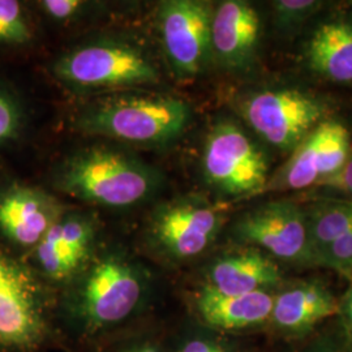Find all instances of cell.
Instances as JSON below:
<instances>
[{"label":"cell","mask_w":352,"mask_h":352,"mask_svg":"<svg viewBox=\"0 0 352 352\" xmlns=\"http://www.w3.org/2000/svg\"><path fill=\"white\" fill-rule=\"evenodd\" d=\"M54 183L60 192L77 200L128 208L151 199L162 177L133 154L110 146H91L62 162Z\"/></svg>","instance_id":"1"},{"label":"cell","mask_w":352,"mask_h":352,"mask_svg":"<svg viewBox=\"0 0 352 352\" xmlns=\"http://www.w3.org/2000/svg\"><path fill=\"white\" fill-rule=\"evenodd\" d=\"M190 110L179 98L154 93H116L90 103L76 119L91 136L138 145H164L188 126Z\"/></svg>","instance_id":"2"},{"label":"cell","mask_w":352,"mask_h":352,"mask_svg":"<svg viewBox=\"0 0 352 352\" xmlns=\"http://www.w3.org/2000/svg\"><path fill=\"white\" fill-rule=\"evenodd\" d=\"M52 72L67 87L77 90H115L151 85L160 72L151 56L122 41H98L65 52Z\"/></svg>","instance_id":"3"},{"label":"cell","mask_w":352,"mask_h":352,"mask_svg":"<svg viewBox=\"0 0 352 352\" xmlns=\"http://www.w3.org/2000/svg\"><path fill=\"white\" fill-rule=\"evenodd\" d=\"M145 292L139 267L119 254H106L81 279L75 312L88 331H100L132 315Z\"/></svg>","instance_id":"4"},{"label":"cell","mask_w":352,"mask_h":352,"mask_svg":"<svg viewBox=\"0 0 352 352\" xmlns=\"http://www.w3.org/2000/svg\"><path fill=\"white\" fill-rule=\"evenodd\" d=\"M202 171L213 188L227 196L266 190L269 161L263 149L234 122L214 124L205 140Z\"/></svg>","instance_id":"5"},{"label":"cell","mask_w":352,"mask_h":352,"mask_svg":"<svg viewBox=\"0 0 352 352\" xmlns=\"http://www.w3.org/2000/svg\"><path fill=\"white\" fill-rule=\"evenodd\" d=\"M325 103L298 89L252 93L240 102V113L252 129L280 151H295L325 120Z\"/></svg>","instance_id":"6"},{"label":"cell","mask_w":352,"mask_h":352,"mask_svg":"<svg viewBox=\"0 0 352 352\" xmlns=\"http://www.w3.org/2000/svg\"><path fill=\"white\" fill-rule=\"evenodd\" d=\"M46 334V302L37 279L0 245V346L29 351Z\"/></svg>","instance_id":"7"},{"label":"cell","mask_w":352,"mask_h":352,"mask_svg":"<svg viewBox=\"0 0 352 352\" xmlns=\"http://www.w3.org/2000/svg\"><path fill=\"white\" fill-rule=\"evenodd\" d=\"M160 30L167 60L179 77L199 75L212 55L210 4L170 0L161 6Z\"/></svg>","instance_id":"8"},{"label":"cell","mask_w":352,"mask_h":352,"mask_svg":"<svg viewBox=\"0 0 352 352\" xmlns=\"http://www.w3.org/2000/svg\"><path fill=\"white\" fill-rule=\"evenodd\" d=\"M238 238L261 247L287 263H314L308 219L302 209L289 200L264 204L244 214L236 226Z\"/></svg>","instance_id":"9"},{"label":"cell","mask_w":352,"mask_h":352,"mask_svg":"<svg viewBox=\"0 0 352 352\" xmlns=\"http://www.w3.org/2000/svg\"><path fill=\"white\" fill-rule=\"evenodd\" d=\"M351 154V136L342 122L325 119L302 140L266 189H304L336 175Z\"/></svg>","instance_id":"10"},{"label":"cell","mask_w":352,"mask_h":352,"mask_svg":"<svg viewBox=\"0 0 352 352\" xmlns=\"http://www.w3.org/2000/svg\"><path fill=\"white\" fill-rule=\"evenodd\" d=\"M222 226V213L208 202L183 199L160 208L151 221V235L166 253L190 258L205 251Z\"/></svg>","instance_id":"11"},{"label":"cell","mask_w":352,"mask_h":352,"mask_svg":"<svg viewBox=\"0 0 352 352\" xmlns=\"http://www.w3.org/2000/svg\"><path fill=\"white\" fill-rule=\"evenodd\" d=\"M96 238V223L81 213L63 214L36 247L38 266L54 280L74 277L85 265Z\"/></svg>","instance_id":"12"},{"label":"cell","mask_w":352,"mask_h":352,"mask_svg":"<svg viewBox=\"0 0 352 352\" xmlns=\"http://www.w3.org/2000/svg\"><path fill=\"white\" fill-rule=\"evenodd\" d=\"M62 215V205L41 189L12 186L0 195V230L21 247H37Z\"/></svg>","instance_id":"13"},{"label":"cell","mask_w":352,"mask_h":352,"mask_svg":"<svg viewBox=\"0 0 352 352\" xmlns=\"http://www.w3.org/2000/svg\"><path fill=\"white\" fill-rule=\"evenodd\" d=\"M261 37V19L250 3L227 0L212 20V54L227 69L243 71L251 65Z\"/></svg>","instance_id":"14"},{"label":"cell","mask_w":352,"mask_h":352,"mask_svg":"<svg viewBox=\"0 0 352 352\" xmlns=\"http://www.w3.org/2000/svg\"><path fill=\"white\" fill-rule=\"evenodd\" d=\"M340 314V302L329 289L315 282L299 283L274 296L270 320L279 331L302 336L331 316Z\"/></svg>","instance_id":"15"},{"label":"cell","mask_w":352,"mask_h":352,"mask_svg":"<svg viewBox=\"0 0 352 352\" xmlns=\"http://www.w3.org/2000/svg\"><path fill=\"white\" fill-rule=\"evenodd\" d=\"M274 296L267 291L241 295H226L205 286L200 291L196 307L209 327L221 330H239L256 327L270 320Z\"/></svg>","instance_id":"16"},{"label":"cell","mask_w":352,"mask_h":352,"mask_svg":"<svg viewBox=\"0 0 352 352\" xmlns=\"http://www.w3.org/2000/svg\"><path fill=\"white\" fill-rule=\"evenodd\" d=\"M280 280L278 265L258 250H244L218 258L209 269L212 289L226 295L266 291Z\"/></svg>","instance_id":"17"},{"label":"cell","mask_w":352,"mask_h":352,"mask_svg":"<svg viewBox=\"0 0 352 352\" xmlns=\"http://www.w3.org/2000/svg\"><path fill=\"white\" fill-rule=\"evenodd\" d=\"M312 71L334 82H352V24L343 20L318 26L307 46Z\"/></svg>","instance_id":"18"},{"label":"cell","mask_w":352,"mask_h":352,"mask_svg":"<svg viewBox=\"0 0 352 352\" xmlns=\"http://www.w3.org/2000/svg\"><path fill=\"white\" fill-rule=\"evenodd\" d=\"M311 247L316 257L329 243L352 230V201L322 202L307 214Z\"/></svg>","instance_id":"19"},{"label":"cell","mask_w":352,"mask_h":352,"mask_svg":"<svg viewBox=\"0 0 352 352\" xmlns=\"http://www.w3.org/2000/svg\"><path fill=\"white\" fill-rule=\"evenodd\" d=\"M30 38L32 30L20 3L0 0V42L25 43Z\"/></svg>","instance_id":"20"},{"label":"cell","mask_w":352,"mask_h":352,"mask_svg":"<svg viewBox=\"0 0 352 352\" xmlns=\"http://www.w3.org/2000/svg\"><path fill=\"white\" fill-rule=\"evenodd\" d=\"M273 4L277 26L286 32L302 25L322 7L321 1L315 0H279Z\"/></svg>","instance_id":"21"},{"label":"cell","mask_w":352,"mask_h":352,"mask_svg":"<svg viewBox=\"0 0 352 352\" xmlns=\"http://www.w3.org/2000/svg\"><path fill=\"white\" fill-rule=\"evenodd\" d=\"M316 264L327 266L340 276L352 277V230L329 243L316 257Z\"/></svg>","instance_id":"22"},{"label":"cell","mask_w":352,"mask_h":352,"mask_svg":"<svg viewBox=\"0 0 352 352\" xmlns=\"http://www.w3.org/2000/svg\"><path fill=\"white\" fill-rule=\"evenodd\" d=\"M21 126V111L10 94L0 90V145L13 140Z\"/></svg>","instance_id":"23"},{"label":"cell","mask_w":352,"mask_h":352,"mask_svg":"<svg viewBox=\"0 0 352 352\" xmlns=\"http://www.w3.org/2000/svg\"><path fill=\"white\" fill-rule=\"evenodd\" d=\"M177 352H234L222 340L208 336H195L186 340Z\"/></svg>","instance_id":"24"},{"label":"cell","mask_w":352,"mask_h":352,"mask_svg":"<svg viewBox=\"0 0 352 352\" xmlns=\"http://www.w3.org/2000/svg\"><path fill=\"white\" fill-rule=\"evenodd\" d=\"M82 4L77 0H45L42 8L55 20H68L82 8Z\"/></svg>","instance_id":"25"},{"label":"cell","mask_w":352,"mask_h":352,"mask_svg":"<svg viewBox=\"0 0 352 352\" xmlns=\"http://www.w3.org/2000/svg\"><path fill=\"white\" fill-rule=\"evenodd\" d=\"M320 186L352 195V154H350L347 162L336 175L327 177L320 183Z\"/></svg>","instance_id":"26"},{"label":"cell","mask_w":352,"mask_h":352,"mask_svg":"<svg viewBox=\"0 0 352 352\" xmlns=\"http://www.w3.org/2000/svg\"><path fill=\"white\" fill-rule=\"evenodd\" d=\"M340 314L342 315L343 327L352 342V286L340 302Z\"/></svg>","instance_id":"27"},{"label":"cell","mask_w":352,"mask_h":352,"mask_svg":"<svg viewBox=\"0 0 352 352\" xmlns=\"http://www.w3.org/2000/svg\"><path fill=\"white\" fill-rule=\"evenodd\" d=\"M304 352H342L340 347L327 340H318L316 343H314L311 347H308Z\"/></svg>","instance_id":"28"},{"label":"cell","mask_w":352,"mask_h":352,"mask_svg":"<svg viewBox=\"0 0 352 352\" xmlns=\"http://www.w3.org/2000/svg\"><path fill=\"white\" fill-rule=\"evenodd\" d=\"M123 352H161L154 344L151 343H139L135 346L128 347L126 350Z\"/></svg>","instance_id":"29"}]
</instances>
